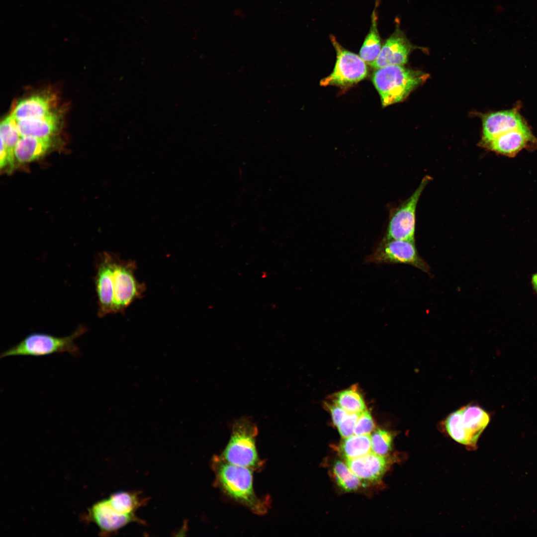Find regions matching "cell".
Masks as SVG:
<instances>
[{
	"label": "cell",
	"mask_w": 537,
	"mask_h": 537,
	"mask_svg": "<svg viewBox=\"0 0 537 537\" xmlns=\"http://www.w3.org/2000/svg\"><path fill=\"white\" fill-rule=\"evenodd\" d=\"M359 413H349L337 426L339 432L344 438L351 436L354 434L355 428Z\"/></svg>",
	"instance_id": "27"
},
{
	"label": "cell",
	"mask_w": 537,
	"mask_h": 537,
	"mask_svg": "<svg viewBox=\"0 0 537 537\" xmlns=\"http://www.w3.org/2000/svg\"><path fill=\"white\" fill-rule=\"evenodd\" d=\"M87 330L85 326H80L72 334L64 337L45 333H32L16 345L1 352L0 358L18 356L41 357L62 353H68L74 357H78L80 351L74 342Z\"/></svg>",
	"instance_id": "3"
},
{
	"label": "cell",
	"mask_w": 537,
	"mask_h": 537,
	"mask_svg": "<svg viewBox=\"0 0 537 537\" xmlns=\"http://www.w3.org/2000/svg\"><path fill=\"white\" fill-rule=\"evenodd\" d=\"M213 465L217 482L227 495L255 513L266 512V504L254 490L253 469L230 463L221 457H215Z\"/></svg>",
	"instance_id": "1"
},
{
	"label": "cell",
	"mask_w": 537,
	"mask_h": 537,
	"mask_svg": "<svg viewBox=\"0 0 537 537\" xmlns=\"http://www.w3.org/2000/svg\"><path fill=\"white\" fill-rule=\"evenodd\" d=\"M531 283L534 290L537 293V272L532 275Z\"/></svg>",
	"instance_id": "29"
},
{
	"label": "cell",
	"mask_w": 537,
	"mask_h": 537,
	"mask_svg": "<svg viewBox=\"0 0 537 537\" xmlns=\"http://www.w3.org/2000/svg\"><path fill=\"white\" fill-rule=\"evenodd\" d=\"M537 141L527 126L502 134L487 144L489 148L502 155L514 157Z\"/></svg>",
	"instance_id": "14"
},
{
	"label": "cell",
	"mask_w": 537,
	"mask_h": 537,
	"mask_svg": "<svg viewBox=\"0 0 537 537\" xmlns=\"http://www.w3.org/2000/svg\"><path fill=\"white\" fill-rule=\"evenodd\" d=\"M428 77L421 71L392 65L375 70L372 81L385 107L402 101Z\"/></svg>",
	"instance_id": "2"
},
{
	"label": "cell",
	"mask_w": 537,
	"mask_h": 537,
	"mask_svg": "<svg viewBox=\"0 0 537 537\" xmlns=\"http://www.w3.org/2000/svg\"><path fill=\"white\" fill-rule=\"evenodd\" d=\"M51 143L50 137L21 136L15 148V158L20 163L38 159L47 152Z\"/></svg>",
	"instance_id": "17"
},
{
	"label": "cell",
	"mask_w": 537,
	"mask_h": 537,
	"mask_svg": "<svg viewBox=\"0 0 537 537\" xmlns=\"http://www.w3.org/2000/svg\"><path fill=\"white\" fill-rule=\"evenodd\" d=\"M50 99L34 95L19 101L10 115L16 121L41 117L51 113Z\"/></svg>",
	"instance_id": "18"
},
{
	"label": "cell",
	"mask_w": 537,
	"mask_h": 537,
	"mask_svg": "<svg viewBox=\"0 0 537 537\" xmlns=\"http://www.w3.org/2000/svg\"><path fill=\"white\" fill-rule=\"evenodd\" d=\"M371 450V436L369 434H354L345 438L340 447V452L346 459L364 455Z\"/></svg>",
	"instance_id": "22"
},
{
	"label": "cell",
	"mask_w": 537,
	"mask_h": 537,
	"mask_svg": "<svg viewBox=\"0 0 537 537\" xmlns=\"http://www.w3.org/2000/svg\"><path fill=\"white\" fill-rule=\"evenodd\" d=\"M136 267L132 260L115 256L112 278L115 313L124 311L145 291V286L135 276Z\"/></svg>",
	"instance_id": "6"
},
{
	"label": "cell",
	"mask_w": 537,
	"mask_h": 537,
	"mask_svg": "<svg viewBox=\"0 0 537 537\" xmlns=\"http://www.w3.org/2000/svg\"><path fill=\"white\" fill-rule=\"evenodd\" d=\"M90 515L103 534L115 533L132 522L143 523L135 514H124L116 511L107 498L95 503L90 510Z\"/></svg>",
	"instance_id": "12"
},
{
	"label": "cell",
	"mask_w": 537,
	"mask_h": 537,
	"mask_svg": "<svg viewBox=\"0 0 537 537\" xmlns=\"http://www.w3.org/2000/svg\"><path fill=\"white\" fill-rule=\"evenodd\" d=\"M490 421L488 413L478 406L466 405L449 414L444 421L446 430L455 441L475 446Z\"/></svg>",
	"instance_id": "5"
},
{
	"label": "cell",
	"mask_w": 537,
	"mask_h": 537,
	"mask_svg": "<svg viewBox=\"0 0 537 537\" xmlns=\"http://www.w3.org/2000/svg\"><path fill=\"white\" fill-rule=\"evenodd\" d=\"M430 178H424L414 192L395 212L390 221L386 240L414 242L415 212L420 195Z\"/></svg>",
	"instance_id": "8"
},
{
	"label": "cell",
	"mask_w": 537,
	"mask_h": 537,
	"mask_svg": "<svg viewBox=\"0 0 537 537\" xmlns=\"http://www.w3.org/2000/svg\"><path fill=\"white\" fill-rule=\"evenodd\" d=\"M379 4L376 0L371 15L369 30L359 51V56L368 65L374 63L378 58L382 48L381 38L378 29L377 8Z\"/></svg>",
	"instance_id": "19"
},
{
	"label": "cell",
	"mask_w": 537,
	"mask_h": 537,
	"mask_svg": "<svg viewBox=\"0 0 537 537\" xmlns=\"http://www.w3.org/2000/svg\"><path fill=\"white\" fill-rule=\"evenodd\" d=\"M258 429L249 418H243L232 425L230 440L220 457L237 465L254 469L261 462L256 447Z\"/></svg>",
	"instance_id": "4"
},
{
	"label": "cell",
	"mask_w": 537,
	"mask_h": 537,
	"mask_svg": "<svg viewBox=\"0 0 537 537\" xmlns=\"http://www.w3.org/2000/svg\"><path fill=\"white\" fill-rule=\"evenodd\" d=\"M58 116L51 112L41 117L16 121L17 128L21 136L50 137L57 129Z\"/></svg>",
	"instance_id": "16"
},
{
	"label": "cell",
	"mask_w": 537,
	"mask_h": 537,
	"mask_svg": "<svg viewBox=\"0 0 537 537\" xmlns=\"http://www.w3.org/2000/svg\"><path fill=\"white\" fill-rule=\"evenodd\" d=\"M326 406L330 411L333 423L337 427L349 413L335 403H326Z\"/></svg>",
	"instance_id": "28"
},
{
	"label": "cell",
	"mask_w": 537,
	"mask_h": 537,
	"mask_svg": "<svg viewBox=\"0 0 537 537\" xmlns=\"http://www.w3.org/2000/svg\"><path fill=\"white\" fill-rule=\"evenodd\" d=\"M333 401L349 413H359L366 410L362 395L356 386L335 394Z\"/></svg>",
	"instance_id": "23"
},
{
	"label": "cell",
	"mask_w": 537,
	"mask_h": 537,
	"mask_svg": "<svg viewBox=\"0 0 537 537\" xmlns=\"http://www.w3.org/2000/svg\"><path fill=\"white\" fill-rule=\"evenodd\" d=\"M115 256L104 253L97 270L95 287L98 301V314L100 317L115 313L112 285Z\"/></svg>",
	"instance_id": "11"
},
{
	"label": "cell",
	"mask_w": 537,
	"mask_h": 537,
	"mask_svg": "<svg viewBox=\"0 0 537 537\" xmlns=\"http://www.w3.org/2000/svg\"><path fill=\"white\" fill-rule=\"evenodd\" d=\"M385 455L377 454L372 451L352 459H346L350 469L360 479L369 481L380 480L389 465Z\"/></svg>",
	"instance_id": "15"
},
{
	"label": "cell",
	"mask_w": 537,
	"mask_h": 537,
	"mask_svg": "<svg viewBox=\"0 0 537 537\" xmlns=\"http://www.w3.org/2000/svg\"><path fill=\"white\" fill-rule=\"evenodd\" d=\"M370 262L376 263H400L408 264L425 271H429V267L420 256L414 242L401 240H385L376 251L368 258Z\"/></svg>",
	"instance_id": "9"
},
{
	"label": "cell",
	"mask_w": 537,
	"mask_h": 537,
	"mask_svg": "<svg viewBox=\"0 0 537 537\" xmlns=\"http://www.w3.org/2000/svg\"><path fill=\"white\" fill-rule=\"evenodd\" d=\"M330 39L336 52V62L332 73L321 80L320 85L346 87L364 79L368 73L366 63L359 56L344 48L335 36L330 35Z\"/></svg>",
	"instance_id": "7"
},
{
	"label": "cell",
	"mask_w": 537,
	"mask_h": 537,
	"mask_svg": "<svg viewBox=\"0 0 537 537\" xmlns=\"http://www.w3.org/2000/svg\"><path fill=\"white\" fill-rule=\"evenodd\" d=\"M333 472L338 484L346 491L356 490L361 485V480L346 464L340 460L335 463Z\"/></svg>",
	"instance_id": "24"
},
{
	"label": "cell",
	"mask_w": 537,
	"mask_h": 537,
	"mask_svg": "<svg viewBox=\"0 0 537 537\" xmlns=\"http://www.w3.org/2000/svg\"><path fill=\"white\" fill-rule=\"evenodd\" d=\"M392 441L393 436L390 432L377 429L371 436V451L378 455H385L391 450Z\"/></svg>",
	"instance_id": "25"
},
{
	"label": "cell",
	"mask_w": 537,
	"mask_h": 537,
	"mask_svg": "<svg viewBox=\"0 0 537 537\" xmlns=\"http://www.w3.org/2000/svg\"><path fill=\"white\" fill-rule=\"evenodd\" d=\"M0 148L7 154L10 168L13 164L14 150L21 136L17 128L16 120L10 115L1 122L0 126Z\"/></svg>",
	"instance_id": "20"
},
{
	"label": "cell",
	"mask_w": 537,
	"mask_h": 537,
	"mask_svg": "<svg viewBox=\"0 0 537 537\" xmlns=\"http://www.w3.org/2000/svg\"><path fill=\"white\" fill-rule=\"evenodd\" d=\"M527 126L519 113L514 109L489 113L483 118V141L486 144L502 134Z\"/></svg>",
	"instance_id": "13"
},
{
	"label": "cell",
	"mask_w": 537,
	"mask_h": 537,
	"mask_svg": "<svg viewBox=\"0 0 537 537\" xmlns=\"http://www.w3.org/2000/svg\"><path fill=\"white\" fill-rule=\"evenodd\" d=\"M116 511L124 514H135L136 511L146 502L135 491H120L112 494L107 498Z\"/></svg>",
	"instance_id": "21"
},
{
	"label": "cell",
	"mask_w": 537,
	"mask_h": 537,
	"mask_svg": "<svg viewBox=\"0 0 537 537\" xmlns=\"http://www.w3.org/2000/svg\"><path fill=\"white\" fill-rule=\"evenodd\" d=\"M397 21L395 29L382 46L376 61L370 66L376 70L392 65L403 66L407 62L410 53L418 47L412 44Z\"/></svg>",
	"instance_id": "10"
},
{
	"label": "cell",
	"mask_w": 537,
	"mask_h": 537,
	"mask_svg": "<svg viewBox=\"0 0 537 537\" xmlns=\"http://www.w3.org/2000/svg\"><path fill=\"white\" fill-rule=\"evenodd\" d=\"M374 423L369 412L366 410L360 413L355 430V435H368L374 428Z\"/></svg>",
	"instance_id": "26"
}]
</instances>
